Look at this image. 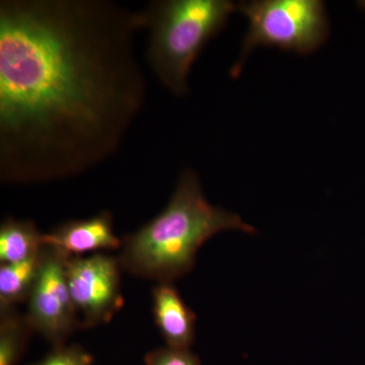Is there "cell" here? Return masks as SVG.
Listing matches in <instances>:
<instances>
[{
	"mask_svg": "<svg viewBox=\"0 0 365 365\" xmlns=\"http://www.w3.org/2000/svg\"><path fill=\"white\" fill-rule=\"evenodd\" d=\"M43 232L32 220L6 217L0 227V262L19 263L39 254L43 248Z\"/></svg>",
	"mask_w": 365,
	"mask_h": 365,
	"instance_id": "cell-9",
	"label": "cell"
},
{
	"mask_svg": "<svg viewBox=\"0 0 365 365\" xmlns=\"http://www.w3.org/2000/svg\"><path fill=\"white\" fill-rule=\"evenodd\" d=\"M256 234L241 216L208 202L198 175L185 169L162 212L136 232L125 235L117 257L133 275L173 283L191 272L197 252L225 230Z\"/></svg>",
	"mask_w": 365,
	"mask_h": 365,
	"instance_id": "cell-2",
	"label": "cell"
},
{
	"mask_svg": "<svg viewBox=\"0 0 365 365\" xmlns=\"http://www.w3.org/2000/svg\"><path fill=\"white\" fill-rule=\"evenodd\" d=\"M122 239L114 230L110 211L104 210L86 220H72L43 235V245L64 252L69 256H83L100 250H120Z\"/></svg>",
	"mask_w": 365,
	"mask_h": 365,
	"instance_id": "cell-7",
	"label": "cell"
},
{
	"mask_svg": "<svg viewBox=\"0 0 365 365\" xmlns=\"http://www.w3.org/2000/svg\"><path fill=\"white\" fill-rule=\"evenodd\" d=\"M31 365H93V357L81 345H60Z\"/></svg>",
	"mask_w": 365,
	"mask_h": 365,
	"instance_id": "cell-12",
	"label": "cell"
},
{
	"mask_svg": "<svg viewBox=\"0 0 365 365\" xmlns=\"http://www.w3.org/2000/svg\"><path fill=\"white\" fill-rule=\"evenodd\" d=\"M121 269L118 258L110 255L69 257L67 283L81 329L109 323L123 307Z\"/></svg>",
	"mask_w": 365,
	"mask_h": 365,
	"instance_id": "cell-6",
	"label": "cell"
},
{
	"mask_svg": "<svg viewBox=\"0 0 365 365\" xmlns=\"http://www.w3.org/2000/svg\"><path fill=\"white\" fill-rule=\"evenodd\" d=\"M237 11L228 0H160L143 9L148 63L158 81L176 97L189 93L194 62Z\"/></svg>",
	"mask_w": 365,
	"mask_h": 365,
	"instance_id": "cell-3",
	"label": "cell"
},
{
	"mask_svg": "<svg viewBox=\"0 0 365 365\" xmlns=\"http://www.w3.org/2000/svg\"><path fill=\"white\" fill-rule=\"evenodd\" d=\"M34 332L26 314L16 309H0V365H16Z\"/></svg>",
	"mask_w": 365,
	"mask_h": 365,
	"instance_id": "cell-11",
	"label": "cell"
},
{
	"mask_svg": "<svg viewBox=\"0 0 365 365\" xmlns=\"http://www.w3.org/2000/svg\"><path fill=\"white\" fill-rule=\"evenodd\" d=\"M153 314L167 347L190 349L195 340V313L173 283H158L151 292Z\"/></svg>",
	"mask_w": 365,
	"mask_h": 365,
	"instance_id": "cell-8",
	"label": "cell"
},
{
	"mask_svg": "<svg viewBox=\"0 0 365 365\" xmlns=\"http://www.w3.org/2000/svg\"><path fill=\"white\" fill-rule=\"evenodd\" d=\"M145 365H201L200 359L190 349L157 348L144 357Z\"/></svg>",
	"mask_w": 365,
	"mask_h": 365,
	"instance_id": "cell-13",
	"label": "cell"
},
{
	"mask_svg": "<svg viewBox=\"0 0 365 365\" xmlns=\"http://www.w3.org/2000/svg\"><path fill=\"white\" fill-rule=\"evenodd\" d=\"M40 262L41 251L28 260L0 265V309H13L28 300Z\"/></svg>",
	"mask_w": 365,
	"mask_h": 365,
	"instance_id": "cell-10",
	"label": "cell"
},
{
	"mask_svg": "<svg viewBox=\"0 0 365 365\" xmlns=\"http://www.w3.org/2000/svg\"><path fill=\"white\" fill-rule=\"evenodd\" d=\"M143 11L109 0L0 1V179L78 176L112 158L143 111Z\"/></svg>",
	"mask_w": 365,
	"mask_h": 365,
	"instance_id": "cell-1",
	"label": "cell"
},
{
	"mask_svg": "<svg viewBox=\"0 0 365 365\" xmlns=\"http://www.w3.org/2000/svg\"><path fill=\"white\" fill-rule=\"evenodd\" d=\"M69 255L52 247L41 250L39 272L29 295L26 319L34 332L39 333L53 347L81 329L66 278Z\"/></svg>",
	"mask_w": 365,
	"mask_h": 365,
	"instance_id": "cell-5",
	"label": "cell"
},
{
	"mask_svg": "<svg viewBox=\"0 0 365 365\" xmlns=\"http://www.w3.org/2000/svg\"><path fill=\"white\" fill-rule=\"evenodd\" d=\"M248 20L240 57L230 78L241 76L245 62L256 48L279 49L309 54L318 50L329 36L325 4L318 0H258L237 4Z\"/></svg>",
	"mask_w": 365,
	"mask_h": 365,
	"instance_id": "cell-4",
	"label": "cell"
}]
</instances>
